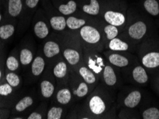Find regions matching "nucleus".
<instances>
[{
  "label": "nucleus",
  "mask_w": 159,
  "mask_h": 119,
  "mask_svg": "<svg viewBox=\"0 0 159 119\" xmlns=\"http://www.w3.org/2000/svg\"><path fill=\"white\" fill-rule=\"evenodd\" d=\"M80 35L83 41L89 44H98L101 40V34L96 28L90 25H84L80 28Z\"/></svg>",
  "instance_id": "2"
},
{
  "label": "nucleus",
  "mask_w": 159,
  "mask_h": 119,
  "mask_svg": "<svg viewBox=\"0 0 159 119\" xmlns=\"http://www.w3.org/2000/svg\"><path fill=\"white\" fill-rule=\"evenodd\" d=\"M89 110L95 116H100L106 111L107 105L105 100L99 95L95 94L89 98Z\"/></svg>",
  "instance_id": "4"
},
{
  "label": "nucleus",
  "mask_w": 159,
  "mask_h": 119,
  "mask_svg": "<svg viewBox=\"0 0 159 119\" xmlns=\"http://www.w3.org/2000/svg\"><path fill=\"white\" fill-rule=\"evenodd\" d=\"M147 32V26L142 21L133 23L128 28V34L130 38L135 40L141 39Z\"/></svg>",
  "instance_id": "5"
},
{
  "label": "nucleus",
  "mask_w": 159,
  "mask_h": 119,
  "mask_svg": "<svg viewBox=\"0 0 159 119\" xmlns=\"http://www.w3.org/2000/svg\"><path fill=\"white\" fill-rule=\"evenodd\" d=\"M72 98L71 90L69 88H62L56 94V100L61 105H67L70 103Z\"/></svg>",
  "instance_id": "17"
},
{
  "label": "nucleus",
  "mask_w": 159,
  "mask_h": 119,
  "mask_svg": "<svg viewBox=\"0 0 159 119\" xmlns=\"http://www.w3.org/2000/svg\"><path fill=\"white\" fill-rule=\"evenodd\" d=\"M85 59L86 66L95 74H100L103 71L105 67L103 59L95 51H87L85 54Z\"/></svg>",
  "instance_id": "1"
},
{
  "label": "nucleus",
  "mask_w": 159,
  "mask_h": 119,
  "mask_svg": "<svg viewBox=\"0 0 159 119\" xmlns=\"http://www.w3.org/2000/svg\"><path fill=\"white\" fill-rule=\"evenodd\" d=\"M43 53L48 59H52L60 53V47L57 42L54 41H48L44 44Z\"/></svg>",
  "instance_id": "10"
},
{
  "label": "nucleus",
  "mask_w": 159,
  "mask_h": 119,
  "mask_svg": "<svg viewBox=\"0 0 159 119\" xmlns=\"http://www.w3.org/2000/svg\"><path fill=\"white\" fill-rule=\"evenodd\" d=\"M1 20H2V15L1 14H0V22H1Z\"/></svg>",
  "instance_id": "39"
},
{
  "label": "nucleus",
  "mask_w": 159,
  "mask_h": 119,
  "mask_svg": "<svg viewBox=\"0 0 159 119\" xmlns=\"http://www.w3.org/2000/svg\"><path fill=\"white\" fill-rule=\"evenodd\" d=\"M77 9V4L73 0L69 1L66 4H61L58 10L63 15H70L73 14Z\"/></svg>",
  "instance_id": "28"
},
{
  "label": "nucleus",
  "mask_w": 159,
  "mask_h": 119,
  "mask_svg": "<svg viewBox=\"0 0 159 119\" xmlns=\"http://www.w3.org/2000/svg\"><path fill=\"white\" fill-rule=\"evenodd\" d=\"M34 33L38 39H44L48 36L50 31L45 22L43 21H38L34 26Z\"/></svg>",
  "instance_id": "18"
},
{
  "label": "nucleus",
  "mask_w": 159,
  "mask_h": 119,
  "mask_svg": "<svg viewBox=\"0 0 159 119\" xmlns=\"http://www.w3.org/2000/svg\"><path fill=\"white\" fill-rule=\"evenodd\" d=\"M55 86L52 81L44 79L40 83V92L44 99H50L55 92Z\"/></svg>",
  "instance_id": "19"
},
{
  "label": "nucleus",
  "mask_w": 159,
  "mask_h": 119,
  "mask_svg": "<svg viewBox=\"0 0 159 119\" xmlns=\"http://www.w3.org/2000/svg\"><path fill=\"white\" fill-rule=\"evenodd\" d=\"M50 24L51 27L55 31H62L67 27L66 19L62 16H55L52 17L50 19Z\"/></svg>",
  "instance_id": "22"
},
{
  "label": "nucleus",
  "mask_w": 159,
  "mask_h": 119,
  "mask_svg": "<svg viewBox=\"0 0 159 119\" xmlns=\"http://www.w3.org/2000/svg\"><path fill=\"white\" fill-rule=\"evenodd\" d=\"M146 11L153 16H157L159 14V4L156 0H146L143 4Z\"/></svg>",
  "instance_id": "27"
},
{
  "label": "nucleus",
  "mask_w": 159,
  "mask_h": 119,
  "mask_svg": "<svg viewBox=\"0 0 159 119\" xmlns=\"http://www.w3.org/2000/svg\"><path fill=\"white\" fill-rule=\"evenodd\" d=\"M132 76L133 80L135 82L143 84L148 81V76L143 67L141 66H137L133 69Z\"/></svg>",
  "instance_id": "16"
},
{
  "label": "nucleus",
  "mask_w": 159,
  "mask_h": 119,
  "mask_svg": "<svg viewBox=\"0 0 159 119\" xmlns=\"http://www.w3.org/2000/svg\"><path fill=\"white\" fill-rule=\"evenodd\" d=\"M13 91V87L9 83H4L0 85V95L3 96H7L10 95Z\"/></svg>",
  "instance_id": "35"
},
{
  "label": "nucleus",
  "mask_w": 159,
  "mask_h": 119,
  "mask_svg": "<svg viewBox=\"0 0 159 119\" xmlns=\"http://www.w3.org/2000/svg\"><path fill=\"white\" fill-rule=\"evenodd\" d=\"M86 21L83 19H78L75 17H70L66 19L67 27L71 30H76L80 29L82 27L85 25Z\"/></svg>",
  "instance_id": "25"
},
{
  "label": "nucleus",
  "mask_w": 159,
  "mask_h": 119,
  "mask_svg": "<svg viewBox=\"0 0 159 119\" xmlns=\"http://www.w3.org/2000/svg\"><path fill=\"white\" fill-rule=\"evenodd\" d=\"M22 0H9L8 12L12 17H17L20 15L22 10Z\"/></svg>",
  "instance_id": "20"
},
{
  "label": "nucleus",
  "mask_w": 159,
  "mask_h": 119,
  "mask_svg": "<svg viewBox=\"0 0 159 119\" xmlns=\"http://www.w3.org/2000/svg\"><path fill=\"white\" fill-rule=\"evenodd\" d=\"M20 59L15 56H9L6 60V66L9 71H15L20 67Z\"/></svg>",
  "instance_id": "30"
},
{
  "label": "nucleus",
  "mask_w": 159,
  "mask_h": 119,
  "mask_svg": "<svg viewBox=\"0 0 159 119\" xmlns=\"http://www.w3.org/2000/svg\"><path fill=\"white\" fill-rule=\"evenodd\" d=\"M1 78H2V71L0 69V81H1Z\"/></svg>",
  "instance_id": "38"
},
{
  "label": "nucleus",
  "mask_w": 159,
  "mask_h": 119,
  "mask_svg": "<svg viewBox=\"0 0 159 119\" xmlns=\"http://www.w3.org/2000/svg\"><path fill=\"white\" fill-rule=\"evenodd\" d=\"M78 74L88 86H91L96 83L97 79L95 74L86 65L80 67L78 70Z\"/></svg>",
  "instance_id": "8"
},
{
  "label": "nucleus",
  "mask_w": 159,
  "mask_h": 119,
  "mask_svg": "<svg viewBox=\"0 0 159 119\" xmlns=\"http://www.w3.org/2000/svg\"><path fill=\"white\" fill-rule=\"evenodd\" d=\"M108 48L114 51H125L129 49L128 44L118 38H114L110 40L108 43Z\"/></svg>",
  "instance_id": "21"
},
{
  "label": "nucleus",
  "mask_w": 159,
  "mask_h": 119,
  "mask_svg": "<svg viewBox=\"0 0 159 119\" xmlns=\"http://www.w3.org/2000/svg\"><path fill=\"white\" fill-rule=\"evenodd\" d=\"M6 81L13 88H17L21 83L20 77L14 72H9L6 74Z\"/></svg>",
  "instance_id": "31"
},
{
  "label": "nucleus",
  "mask_w": 159,
  "mask_h": 119,
  "mask_svg": "<svg viewBox=\"0 0 159 119\" xmlns=\"http://www.w3.org/2000/svg\"><path fill=\"white\" fill-rule=\"evenodd\" d=\"M84 12L90 15H98L100 12V4L98 0H90V4L83 6Z\"/></svg>",
  "instance_id": "26"
},
{
  "label": "nucleus",
  "mask_w": 159,
  "mask_h": 119,
  "mask_svg": "<svg viewBox=\"0 0 159 119\" xmlns=\"http://www.w3.org/2000/svg\"><path fill=\"white\" fill-rule=\"evenodd\" d=\"M33 102L34 100L31 96H25L15 105V111L17 112L25 111L33 104Z\"/></svg>",
  "instance_id": "24"
},
{
  "label": "nucleus",
  "mask_w": 159,
  "mask_h": 119,
  "mask_svg": "<svg viewBox=\"0 0 159 119\" xmlns=\"http://www.w3.org/2000/svg\"><path fill=\"white\" fill-rule=\"evenodd\" d=\"M39 0H25V4L30 9H34L37 6Z\"/></svg>",
  "instance_id": "36"
},
{
  "label": "nucleus",
  "mask_w": 159,
  "mask_h": 119,
  "mask_svg": "<svg viewBox=\"0 0 159 119\" xmlns=\"http://www.w3.org/2000/svg\"><path fill=\"white\" fill-rule=\"evenodd\" d=\"M141 93L139 91H133L130 92L124 100V105L129 108H135L141 102Z\"/></svg>",
  "instance_id": "14"
},
{
  "label": "nucleus",
  "mask_w": 159,
  "mask_h": 119,
  "mask_svg": "<svg viewBox=\"0 0 159 119\" xmlns=\"http://www.w3.org/2000/svg\"><path fill=\"white\" fill-rule=\"evenodd\" d=\"M71 91L72 95L77 99H83L89 93V86L83 79L79 78L78 75H75L71 78Z\"/></svg>",
  "instance_id": "3"
},
{
  "label": "nucleus",
  "mask_w": 159,
  "mask_h": 119,
  "mask_svg": "<svg viewBox=\"0 0 159 119\" xmlns=\"http://www.w3.org/2000/svg\"><path fill=\"white\" fill-rule=\"evenodd\" d=\"M45 68V61L41 56H37L31 63V71L35 77L39 76L43 73Z\"/></svg>",
  "instance_id": "13"
},
{
  "label": "nucleus",
  "mask_w": 159,
  "mask_h": 119,
  "mask_svg": "<svg viewBox=\"0 0 159 119\" xmlns=\"http://www.w3.org/2000/svg\"><path fill=\"white\" fill-rule=\"evenodd\" d=\"M20 62L22 66H28L34 59L33 52L27 48H24L20 51Z\"/></svg>",
  "instance_id": "23"
},
{
  "label": "nucleus",
  "mask_w": 159,
  "mask_h": 119,
  "mask_svg": "<svg viewBox=\"0 0 159 119\" xmlns=\"http://www.w3.org/2000/svg\"><path fill=\"white\" fill-rule=\"evenodd\" d=\"M104 32L106 35L107 40H111L118 35V29L117 27L111 24H107L104 28Z\"/></svg>",
  "instance_id": "33"
},
{
  "label": "nucleus",
  "mask_w": 159,
  "mask_h": 119,
  "mask_svg": "<svg viewBox=\"0 0 159 119\" xmlns=\"http://www.w3.org/2000/svg\"><path fill=\"white\" fill-rule=\"evenodd\" d=\"M142 118L143 119H159V110L155 107L146 109L143 112Z\"/></svg>",
  "instance_id": "34"
},
{
  "label": "nucleus",
  "mask_w": 159,
  "mask_h": 119,
  "mask_svg": "<svg viewBox=\"0 0 159 119\" xmlns=\"http://www.w3.org/2000/svg\"><path fill=\"white\" fill-rule=\"evenodd\" d=\"M63 109L61 107L53 106L50 108L47 114L48 119H60L62 118Z\"/></svg>",
  "instance_id": "32"
},
{
  "label": "nucleus",
  "mask_w": 159,
  "mask_h": 119,
  "mask_svg": "<svg viewBox=\"0 0 159 119\" xmlns=\"http://www.w3.org/2000/svg\"><path fill=\"white\" fill-rule=\"evenodd\" d=\"M104 19L109 24L120 27L125 22V17L123 14L118 11H107L104 15Z\"/></svg>",
  "instance_id": "7"
},
{
  "label": "nucleus",
  "mask_w": 159,
  "mask_h": 119,
  "mask_svg": "<svg viewBox=\"0 0 159 119\" xmlns=\"http://www.w3.org/2000/svg\"><path fill=\"white\" fill-rule=\"evenodd\" d=\"M43 118V115L37 111H34L28 116L27 119H42Z\"/></svg>",
  "instance_id": "37"
},
{
  "label": "nucleus",
  "mask_w": 159,
  "mask_h": 119,
  "mask_svg": "<svg viewBox=\"0 0 159 119\" xmlns=\"http://www.w3.org/2000/svg\"><path fill=\"white\" fill-rule=\"evenodd\" d=\"M67 72H68V67H67V63L64 60L58 62L53 68V75L59 80L66 78Z\"/></svg>",
  "instance_id": "15"
},
{
  "label": "nucleus",
  "mask_w": 159,
  "mask_h": 119,
  "mask_svg": "<svg viewBox=\"0 0 159 119\" xmlns=\"http://www.w3.org/2000/svg\"><path fill=\"white\" fill-rule=\"evenodd\" d=\"M15 27L11 24H4L0 27V38L6 40L15 34Z\"/></svg>",
  "instance_id": "29"
},
{
  "label": "nucleus",
  "mask_w": 159,
  "mask_h": 119,
  "mask_svg": "<svg viewBox=\"0 0 159 119\" xmlns=\"http://www.w3.org/2000/svg\"><path fill=\"white\" fill-rule=\"evenodd\" d=\"M141 63L148 69H153L159 66V52H149L141 59Z\"/></svg>",
  "instance_id": "9"
},
{
  "label": "nucleus",
  "mask_w": 159,
  "mask_h": 119,
  "mask_svg": "<svg viewBox=\"0 0 159 119\" xmlns=\"http://www.w3.org/2000/svg\"><path fill=\"white\" fill-rule=\"evenodd\" d=\"M102 78L107 86H113L117 83V76L114 69L111 65H106L102 71Z\"/></svg>",
  "instance_id": "11"
},
{
  "label": "nucleus",
  "mask_w": 159,
  "mask_h": 119,
  "mask_svg": "<svg viewBox=\"0 0 159 119\" xmlns=\"http://www.w3.org/2000/svg\"><path fill=\"white\" fill-rule=\"evenodd\" d=\"M64 59L70 66L78 65L81 60V54L78 50L72 47H66L62 52Z\"/></svg>",
  "instance_id": "6"
},
{
  "label": "nucleus",
  "mask_w": 159,
  "mask_h": 119,
  "mask_svg": "<svg viewBox=\"0 0 159 119\" xmlns=\"http://www.w3.org/2000/svg\"><path fill=\"white\" fill-rule=\"evenodd\" d=\"M107 59L108 62L111 63L112 65L116 66L117 67H120V68H123V67L127 66L129 64V60L124 56L119 54L117 53H108L106 55Z\"/></svg>",
  "instance_id": "12"
}]
</instances>
